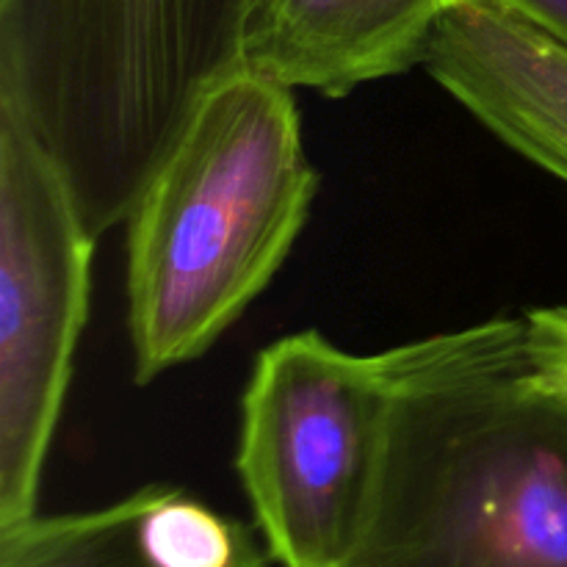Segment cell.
Masks as SVG:
<instances>
[{"mask_svg":"<svg viewBox=\"0 0 567 567\" xmlns=\"http://www.w3.org/2000/svg\"><path fill=\"white\" fill-rule=\"evenodd\" d=\"M382 354L391 443L347 567H567V404L532 380L524 316Z\"/></svg>","mask_w":567,"mask_h":567,"instance_id":"1","label":"cell"},{"mask_svg":"<svg viewBox=\"0 0 567 567\" xmlns=\"http://www.w3.org/2000/svg\"><path fill=\"white\" fill-rule=\"evenodd\" d=\"M316 192L293 89L241 66L205 94L125 221L138 385L203 358L241 319L302 236Z\"/></svg>","mask_w":567,"mask_h":567,"instance_id":"2","label":"cell"},{"mask_svg":"<svg viewBox=\"0 0 567 567\" xmlns=\"http://www.w3.org/2000/svg\"><path fill=\"white\" fill-rule=\"evenodd\" d=\"M258 0H0V105L94 238L125 225L205 94L244 66Z\"/></svg>","mask_w":567,"mask_h":567,"instance_id":"3","label":"cell"},{"mask_svg":"<svg viewBox=\"0 0 567 567\" xmlns=\"http://www.w3.org/2000/svg\"><path fill=\"white\" fill-rule=\"evenodd\" d=\"M385 354H354L319 330L255 358L241 393L236 474L280 567H347L377 504L391 443Z\"/></svg>","mask_w":567,"mask_h":567,"instance_id":"4","label":"cell"},{"mask_svg":"<svg viewBox=\"0 0 567 567\" xmlns=\"http://www.w3.org/2000/svg\"><path fill=\"white\" fill-rule=\"evenodd\" d=\"M94 244L59 166L0 105V526L39 513L89 321Z\"/></svg>","mask_w":567,"mask_h":567,"instance_id":"5","label":"cell"},{"mask_svg":"<svg viewBox=\"0 0 567 567\" xmlns=\"http://www.w3.org/2000/svg\"><path fill=\"white\" fill-rule=\"evenodd\" d=\"M421 66L487 133L567 183V44L504 0L441 20Z\"/></svg>","mask_w":567,"mask_h":567,"instance_id":"6","label":"cell"},{"mask_svg":"<svg viewBox=\"0 0 567 567\" xmlns=\"http://www.w3.org/2000/svg\"><path fill=\"white\" fill-rule=\"evenodd\" d=\"M258 529L175 485L0 526V567H269Z\"/></svg>","mask_w":567,"mask_h":567,"instance_id":"7","label":"cell"},{"mask_svg":"<svg viewBox=\"0 0 567 567\" xmlns=\"http://www.w3.org/2000/svg\"><path fill=\"white\" fill-rule=\"evenodd\" d=\"M471 0H258L244 66L288 89L347 97L421 66L432 33Z\"/></svg>","mask_w":567,"mask_h":567,"instance_id":"8","label":"cell"},{"mask_svg":"<svg viewBox=\"0 0 567 567\" xmlns=\"http://www.w3.org/2000/svg\"><path fill=\"white\" fill-rule=\"evenodd\" d=\"M520 316L532 380L546 393L567 402V305L532 308Z\"/></svg>","mask_w":567,"mask_h":567,"instance_id":"9","label":"cell"},{"mask_svg":"<svg viewBox=\"0 0 567 567\" xmlns=\"http://www.w3.org/2000/svg\"><path fill=\"white\" fill-rule=\"evenodd\" d=\"M567 44V0H504Z\"/></svg>","mask_w":567,"mask_h":567,"instance_id":"10","label":"cell"},{"mask_svg":"<svg viewBox=\"0 0 567 567\" xmlns=\"http://www.w3.org/2000/svg\"><path fill=\"white\" fill-rule=\"evenodd\" d=\"M559 402H563V399H559ZM565 404H567V402H565Z\"/></svg>","mask_w":567,"mask_h":567,"instance_id":"11","label":"cell"}]
</instances>
